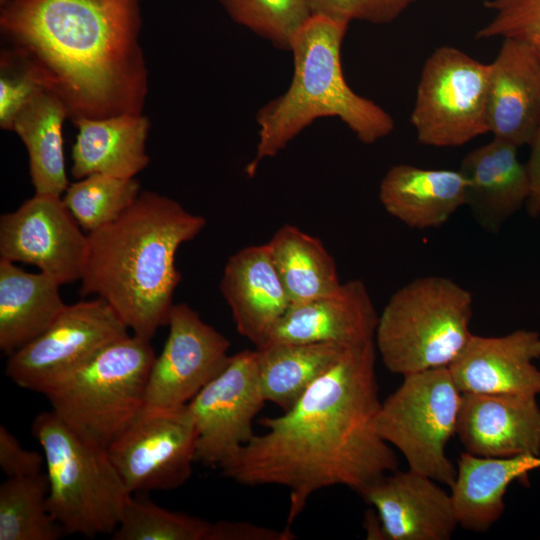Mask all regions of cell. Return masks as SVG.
Listing matches in <instances>:
<instances>
[{
  "mask_svg": "<svg viewBox=\"0 0 540 540\" xmlns=\"http://www.w3.org/2000/svg\"><path fill=\"white\" fill-rule=\"evenodd\" d=\"M361 497L374 507L389 540H448L459 526L451 495L432 478L395 470Z\"/></svg>",
  "mask_w": 540,
  "mask_h": 540,
  "instance_id": "15",
  "label": "cell"
},
{
  "mask_svg": "<svg viewBox=\"0 0 540 540\" xmlns=\"http://www.w3.org/2000/svg\"><path fill=\"white\" fill-rule=\"evenodd\" d=\"M141 27V0H10L0 11L9 48L61 99L71 121L142 114Z\"/></svg>",
  "mask_w": 540,
  "mask_h": 540,
  "instance_id": "2",
  "label": "cell"
},
{
  "mask_svg": "<svg viewBox=\"0 0 540 540\" xmlns=\"http://www.w3.org/2000/svg\"><path fill=\"white\" fill-rule=\"evenodd\" d=\"M68 110L53 92L35 94L15 117L11 131L26 147L35 194L62 196L69 182L66 174L63 133Z\"/></svg>",
  "mask_w": 540,
  "mask_h": 540,
  "instance_id": "26",
  "label": "cell"
},
{
  "mask_svg": "<svg viewBox=\"0 0 540 540\" xmlns=\"http://www.w3.org/2000/svg\"><path fill=\"white\" fill-rule=\"evenodd\" d=\"M197 432L187 407L143 408L107 447L128 491H168L182 486L196 462Z\"/></svg>",
  "mask_w": 540,
  "mask_h": 540,
  "instance_id": "11",
  "label": "cell"
},
{
  "mask_svg": "<svg viewBox=\"0 0 540 540\" xmlns=\"http://www.w3.org/2000/svg\"><path fill=\"white\" fill-rule=\"evenodd\" d=\"M32 434L45 459L48 508L63 532L112 535L131 493L107 448L76 434L52 410L36 416Z\"/></svg>",
  "mask_w": 540,
  "mask_h": 540,
  "instance_id": "6",
  "label": "cell"
},
{
  "mask_svg": "<svg viewBox=\"0 0 540 540\" xmlns=\"http://www.w3.org/2000/svg\"><path fill=\"white\" fill-rule=\"evenodd\" d=\"M128 330L99 297L66 304L41 335L8 355L6 375L19 387L44 395L106 346L128 336Z\"/></svg>",
  "mask_w": 540,
  "mask_h": 540,
  "instance_id": "10",
  "label": "cell"
},
{
  "mask_svg": "<svg viewBox=\"0 0 540 540\" xmlns=\"http://www.w3.org/2000/svg\"><path fill=\"white\" fill-rule=\"evenodd\" d=\"M456 435L466 452L475 456H539L536 396L462 393Z\"/></svg>",
  "mask_w": 540,
  "mask_h": 540,
  "instance_id": "16",
  "label": "cell"
},
{
  "mask_svg": "<svg viewBox=\"0 0 540 540\" xmlns=\"http://www.w3.org/2000/svg\"><path fill=\"white\" fill-rule=\"evenodd\" d=\"M72 123L77 128L71 166L75 179L96 173L134 178L148 166L150 121L143 114L79 118Z\"/></svg>",
  "mask_w": 540,
  "mask_h": 540,
  "instance_id": "23",
  "label": "cell"
},
{
  "mask_svg": "<svg viewBox=\"0 0 540 540\" xmlns=\"http://www.w3.org/2000/svg\"><path fill=\"white\" fill-rule=\"evenodd\" d=\"M206 220L179 202L142 191L116 220L90 233L80 294L103 299L134 335L150 339L167 326L182 277L178 248Z\"/></svg>",
  "mask_w": 540,
  "mask_h": 540,
  "instance_id": "3",
  "label": "cell"
},
{
  "mask_svg": "<svg viewBox=\"0 0 540 540\" xmlns=\"http://www.w3.org/2000/svg\"><path fill=\"white\" fill-rule=\"evenodd\" d=\"M484 6L495 15L477 32V38L530 41L540 36V0H487Z\"/></svg>",
  "mask_w": 540,
  "mask_h": 540,
  "instance_id": "34",
  "label": "cell"
},
{
  "mask_svg": "<svg viewBox=\"0 0 540 540\" xmlns=\"http://www.w3.org/2000/svg\"><path fill=\"white\" fill-rule=\"evenodd\" d=\"M46 89L29 64L13 49L0 57V127L11 131L21 109L39 91Z\"/></svg>",
  "mask_w": 540,
  "mask_h": 540,
  "instance_id": "33",
  "label": "cell"
},
{
  "mask_svg": "<svg viewBox=\"0 0 540 540\" xmlns=\"http://www.w3.org/2000/svg\"><path fill=\"white\" fill-rule=\"evenodd\" d=\"M43 464V454L23 448L4 425L0 426V467L7 477L40 474Z\"/></svg>",
  "mask_w": 540,
  "mask_h": 540,
  "instance_id": "36",
  "label": "cell"
},
{
  "mask_svg": "<svg viewBox=\"0 0 540 540\" xmlns=\"http://www.w3.org/2000/svg\"><path fill=\"white\" fill-rule=\"evenodd\" d=\"M131 494L114 540H207L210 522L185 513L173 512L152 501Z\"/></svg>",
  "mask_w": 540,
  "mask_h": 540,
  "instance_id": "32",
  "label": "cell"
},
{
  "mask_svg": "<svg viewBox=\"0 0 540 540\" xmlns=\"http://www.w3.org/2000/svg\"><path fill=\"white\" fill-rule=\"evenodd\" d=\"M140 193L135 178L96 173L69 184L62 200L80 227L90 233L119 218Z\"/></svg>",
  "mask_w": 540,
  "mask_h": 540,
  "instance_id": "30",
  "label": "cell"
},
{
  "mask_svg": "<svg viewBox=\"0 0 540 540\" xmlns=\"http://www.w3.org/2000/svg\"><path fill=\"white\" fill-rule=\"evenodd\" d=\"M62 196L35 194L0 217V258L36 266L60 285L80 281L88 236Z\"/></svg>",
  "mask_w": 540,
  "mask_h": 540,
  "instance_id": "13",
  "label": "cell"
},
{
  "mask_svg": "<svg viewBox=\"0 0 540 540\" xmlns=\"http://www.w3.org/2000/svg\"><path fill=\"white\" fill-rule=\"evenodd\" d=\"M376 351L374 340L347 348L291 408L260 419L266 431L219 467L242 485L287 488L288 528L315 492L341 485L361 496L398 468L376 425Z\"/></svg>",
  "mask_w": 540,
  "mask_h": 540,
  "instance_id": "1",
  "label": "cell"
},
{
  "mask_svg": "<svg viewBox=\"0 0 540 540\" xmlns=\"http://www.w3.org/2000/svg\"><path fill=\"white\" fill-rule=\"evenodd\" d=\"M378 318L366 285L354 279L325 296L290 306L266 343L329 342L352 347L374 340Z\"/></svg>",
  "mask_w": 540,
  "mask_h": 540,
  "instance_id": "19",
  "label": "cell"
},
{
  "mask_svg": "<svg viewBox=\"0 0 540 540\" xmlns=\"http://www.w3.org/2000/svg\"><path fill=\"white\" fill-rule=\"evenodd\" d=\"M459 170L467 183L466 206L483 230L497 233L526 204L530 182L517 146L493 138L468 152Z\"/></svg>",
  "mask_w": 540,
  "mask_h": 540,
  "instance_id": "21",
  "label": "cell"
},
{
  "mask_svg": "<svg viewBox=\"0 0 540 540\" xmlns=\"http://www.w3.org/2000/svg\"><path fill=\"white\" fill-rule=\"evenodd\" d=\"M473 296L442 276L399 288L379 315L374 343L385 367L405 376L448 367L471 336Z\"/></svg>",
  "mask_w": 540,
  "mask_h": 540,
  "instance_id": "5",
  "label": "cell"
},
{
  "mask_svg": "<svg viewBox=\"0 0 540 540\" xmlns=\"http://www.w3.org/2000/svg\"><path fill=\"white\" fill-rule=\"evenodd\" d=\"M540 334L519 329L502 336L472 335L448 366L461 393L540 394Z\"/></svg>",
  "mask_w": 540,
  "mask_h": 540,
  "instance_id": "17",
  "label": "cell"
},
{
  "mask_svg": "<svg viewBox=\"0 0 540 540\" xmlns=\"http://www.w3.org/2000/svg\"><path fill=\"white\" fill-rule=\"evenodd\" d=\"M461 395L448 367L407 374L381 403L376 421L380 435L401 452L409 469L449 487L457 468L446 446L456 434Z\"/></svg>",
  "mask_w": 540,
  "mask_h": 540,
  "instance_id": "8",
  "label": "cell"
},
{
  "mask_svg": "<svg viewBox=\"0 0 540 540\" xmlns=\"http://www.w3.org/2000/svg\"><path fill=\"white\" fill-rule=\"evenodd\" d=\"M10 0H0V6H4L6 3H8Z\"/></svg>",
  "mask_w": 540,
  "mask_h": 540,
  "instance_id": "40",
  "label": "cell"
},
{
  "mask_svg": "<svg viewBox=\"0 0 540 540\" xmlns=\"http://www.w3.org/2000/svg\"><path fill=\"white\" fill-rule=\"evenodd\" d=\"M169 334L152 365L145 408L186 406L229 363L230 341L185 303L174 304Z\"/></svg>",
  "mask_w": 540,
  "mask_h": 540,
  "instance_id": "14",
  "label": "cell"
},
{
  "mask_svg": "<svg viewBox=\"0 0 540 540\" xmlns=\"http://www.w3.org/2000/svg\"><path fill=\"white\" fill-rule=\"evenodd\" d=\"M267 245L290 306L325 296L341 285L323 243L298 227L283 225Z\"/></svg>",
  "mask_w": 540,
  "mask_h": 540,
  "instance_id": "28",
  "label": "cell"
},
{
  "mask_svg": "<svg viewBox=\"0 0 540 540\" xmlns=\"http://www.w3.org/2000/svg\"><path fill=\"white\" fill-rule=\"evenodd\" d=\"M348 25L313 14L296 35L290 49L294 64L290 85L256 114L258 142L245 168L248 176L253 177L262 160L277 155L318 118H339L364 144L394 130L392 116L354 92L345 80L341 47Z\"/></svg>",
  "mask_w": 540,
  "mask_h": 540,
  "instance_id": "4",
  "label": "cell"
},
{
  "mask_svg": "<svg viewBox=\"0 0 540 540\" xmlns=\"http://www.w3.org/2000/svg\"><path fill=\"white\" fill-rule=\"evenodd\" d=\"M537 467L540 455L492 458L462 453L450 487L459 526L474 532L487 531L504 512L509 484Z\"/></svg>",
  "mask_w": 540,
  "mask_h": 540,
  "instance_id": "24",
  "label": "cell"
},
{
  "mask_svg": "<svg viewBox=\"0 0 540 540\" xmlns=\"http://www.w3.org/2000/svg\"><path fill=\"white\" fill-rule=\"evenodd\" d=\"M155 358L150 339L129 334L106 346L44 395L70 429L107 448L144 408Z\"/></svg>",
  "mask_w": 540,
  "mask_h": 540,
  "instance_id": "7",
  "label": "cell"
},
{
  "mask_svg": "<svg viewBox=\"0 0 540 540\" xmlns=\"http://www.w3.org/2000/svg\"><path fill=\"white\" fill-rule=\"evenodd\" d=\"M220 290L239 334L264 345L290 307L267 243L248 246L227 261Z\"/></svg>",
  "mask_w": 540,
  "mask_h": 540,
  "instance_id": "20",
  "label": "cell"
},
{
  "mask_svg": "<svg viewBox=\"0 0 540 540\" xmlns=\"http://www.w3.org/2000/svg\"><path fill=\"white\" fill-rule=\"evenodd\" d=\"M489 64L451 46L425 61L411 113L420 144L457 147L490 133Z\"/></svg>",
  "mask_w": 540,
  "mask_h": 540,
  "instance_id": "9",
  "label": "cell"
},
{
  "mask_svg": "<svg viewBox=\"0 0 540 540\" xmlns=\"http://www.w3.org/2000/svg\"><path fill=\"white\" fill-rule=\"evenodd\" d=\"M417 0H310L313 14L350 23L353 20L384 24L395 20Z\"/></svg>",
  "mask_w": 540,
  "mask_h": 540,
  "instance_id": "35",
  "label": "cell"
},
{
  "mask_svg": "<svg viewBox=\"0 0 540 540\" xmlns=\"http://www.w3.org/2000/svg\"><path fill=\"white\" fill-rule=\"evenodd\" d=\"M293 532L286 527L279 531L249 522L220 520L210 523L207 540H292Z\"/></svg>",
  "mask_w": 540,
  "mask_h": 540,
  "instance_id": "37",
  "label": "cell"
},
{
  "mask_svg": "<svg viewBox=\"0 0 540 540\" xmlns=\"http://www.w3.org/2000/svg\"><path fill=\"white\" fill-rule=\"evenodd\" d=\"M488 117L493 138L530 145L540 124V56L530 41L503 39L489 64Z\"/></svg>",
  "mask_w": 540,
  "mask_h": 540,
  "instance_id": "18",
  "label": "cell"
},
{
  "mask_svg": "<svg viewBox=\"0 0 540 540\" xmlns=\"http://www.w3.org/2000/svg\"><path fill=\"white\" fill-rule=\"evenodd\" d=\"M60 284L0 258V349L7 355L41 335L66 304Z\"/></svg>",
  "mask_w": 540,
  "mask_h": 540,
  "instance_id": "25",
  "label": "cell"
},
{
  "mask_svg": "<svg viewBox=\"0 0 540 540\" xmlns=\"http://www.w3.org/2000/svg\"><path fill=\"white\" fill-rule=\"evenodd\" d=\"M379 199L387 213L410 228H438L466 206L467 183L460 170L398 164L381 180Z\"/></svg>",
  "mask_w": 540,
  "mask_h": 540,
  "instance_id": "22",
  "label": "cell"
},
{
  "mask_svg": "<svg viewBox=\"0 0 540 540\" xmlns=\"http://www.w3.org/2000/svg\"><path fill=\"white\" fill-rule=\"evenodd\" d=\"M347 348L329 342H270L257 347L264 399L288 410Z\"/></svg>",
  "mask_w": 540,
  "mask_h": 540,
  "instance_id": "27",
  "label": "cell"
},
{
  "mask_svg": "<svg viewBox=\"0 0 540 540\" xmlns=\"http://www.w3.org/2000/svg\"><path fill=\"white\" fill-rule=\"evenodd\" d=\"M264 399L256 350L231 355L227 366L187 404L196 432V461L220 465L255 435Z\"/></svg>",
  "mask_w": 540,
  "mask_h": 540,
  "instance_id": "12",
  "label": "cell"
},
{
  "mask_svg": "<svg viewBox=\"0 0 540 540\" xmlns=\"http://www.w3.org/2000/svg\"><path fill=\"white\" fill-rule=\"evenodd\" d=\"M531 44L533 45L534 49L540 56V36L534 37L530 40Z\"/></svg>",
  "mask_w": 540,
  "mask_h": 540,
  "instance_id": "39",
  "label": "cell"
},
{
  "mask_svg": "<svg viewBox=\"0 0 540 540\" xmlns=\"http://www.w3.org/2000/svg\"><path fill=\"white\" fill-rule=\"evenodd\" d=\"M46 474L7 477L0 486V540H56L63 531L48 508Z\"/></svg>",
  "mask_w": 540,
  "mask_h": 540,
  "instance_id": "29",
  "label": "cell"
},
{
  "mask_svg": "<svg viewBox=\"0 0 540 540\" xmlns=\"http://www.w3.org/2000/svg\"><path fill=\"white\" fill-rule=\"evenodd\" d=\"M236 23L290 51L293 41L313 15L310 0H218Z\"/></svg>",
  "mask_w": 540,
  "mask_h": 540,
  "instance_id": "31",
  "label": "cell"
},
{
  "mask_svg": "<svg viewBox=\"0 0 540 540\" xmlns=\"http://www.w3.org/2000/svg\"><path fill=\"white\" fill-rule=\"evenodd\" d=\"M530 146L531 152L526 164L530 193L525 206L531 217H538L540 215V124Z\"/></svg>",
  "mask_w": 540,
  "mask_h": 540,
  "instance_id": "38",
  "label": "cell"
}]
</instances>
